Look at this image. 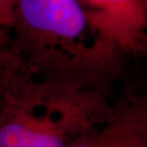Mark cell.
Returning <instances> with one entry per match:
<instances>
[{"label":"cell","mask_w":147,"mask_h":147,"mask_svg":"<svg viewBox=\"0 0 147 147\" xmlns=\"http://www.w3.org/2000/svg\"><path fill=\"white\" fill-rule=\"evenodd\" d=\"M13 55L0 99V147H69L113 110L120 94L111 81L45 75Z\"/></svg>","instance_id":"cell-1"},{"label":"cell","mask_w":147,"mask_h":147,"mask_svg":"<svg viewBox=\"0 0 147 147\" xmlns=\"http://www.w3.org/2000/svg\"><path fill=\"white\" fill-rule=\"evenodd\" d=\"M10 49L45 75L111 81L124 53L79 0H16Z\"/></svg>","instance_id":"cell-2"},{"label":"cell","mask_w":147,"mask_h":147,"mask_svg":"<svg viewBox=\"0 0 147 147\" xmlns=\"http://www.w3.org/2000/svg\"><path fill=\"white\" fill-rule=\"evenodd\" d=\"M69 147H147V104L141 94L120 93L111 113Z\"/></svg>","instance_id":"cell-3"},{"label":"cell","mask_w":147,"mask_h":147,"mask_svg":"<svg viewBox=\"0 0 147 147\" xmlns=\"http://www.w3.org/2000/svg\"><path fill=\"white\" fill-rule=\"evenodd\" d=\"M95 25L127 53L141 45L145 26L143 0H79Z\"/></svg>","instance_id":"cell-4"},{"label":"cell","mask_w":147,"mask_h":147,"mask_svg":"<svg viewBox=\"0 0 147 147\" xmlns=\"http://www.w3.org/2000/svg\"><path fill=\"white\" fill-rule=\"evenodd\" d=\"M14 56L12 51H10V48H7L0 53V99L5 89V83L8 81L9 74L12 69Z\"/></svg>","instance_id":"cell-5"},{"label":"cell","mask_w":147,"mask_h":147,"mask_svg":"<svg viewBox=\"0 0 147 147\" xmlns=\"http://www.w3.org/2000/svg\"><path fill=\"white\" fill-rule=\"evenodd\" d=\"M16 0H0V28L10 30L13 22Z\"/></svg>","instance_id":"cell-6"},{"label":"cell","mask_w":147,"mask_h":147,"mask_svg":"<svg viewBox=\"0 0 147 147\" xmlns=\"http://www.w3.org/2000/svg\"><path fill=\"white\" fill-rule=\"evenodd\" d=\"M11 45V31L0 28V53L9 48Z\"/></svg>","instance_id":"cell-7"}]
</instances>
